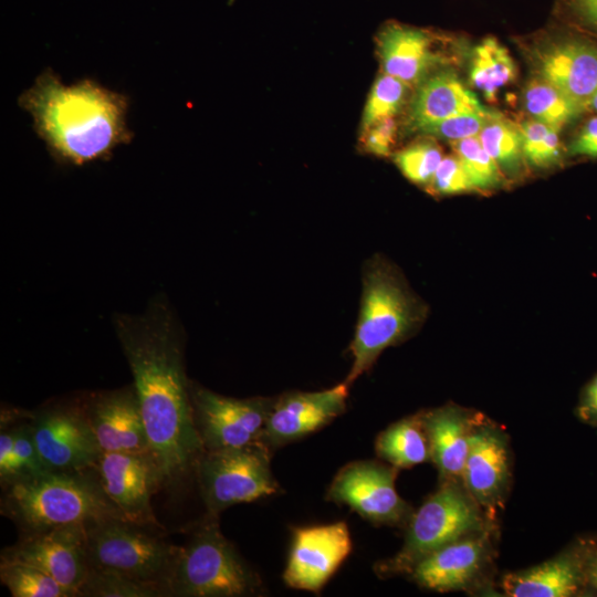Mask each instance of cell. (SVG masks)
Instances as JSON below:
<instances>
[{
	"label": "cell",
	"instance_id": "obj_1",
	"mask_svg": "<svg viewBox=\"0 0 597 597\" xmlns=\"http://www.w3.org/2000/svg\"><path fill=\"white\" fill-rule=\"evenodd\" d=\"M114 326L133 374L150 454L164 486H174L193 473L205 451L193 421L180 328L164 300L143 314L115 316Z\"/></svg>",
	"mask_w": 597,
	"mask_h": 597
},
{
	"label": "cell",
	"instance_id": "obj_2",
	"mask_svg": "<svg viewBox=\"0 0 597 597\" xmlns=\"http://www.w3.org/2000/svg\"><path fill=\"white\" fill-rule=\"evenodd\" d=\"M18 104L61 164L81 166L106 158L133 137L126 121L128 98L92 80L65 85L45 70L21 93Z\"/></svg>",
	"mask_w": 597,
	"mask_h": 597
},
{
	"label": "cell",
	"instance_id": "obj_3",
	"mask_svg": "<svg viewBox=\"0 0 597 597\" xmlns=\"http://www.w3.org/2000/svg\"><path fill=\"white\" fill-rule=\"evenodd\" d=\"M2 490L1 515L11 520L21 535L69 524L86 526L106 519H124L106 495L95 467L46 471Z\"/></svg>",
	"mask_w": 597,
	"mask_h": 597
},
{
	"label": "cell",
	"instance_id": "obj_4",
	"mask_svg": "<svg viewBox=\"0 0 597 597\" xmlns=\"http://www.w3.org/2000/svg\"><path fill=\"white\" fill-rule=\"evenodd\" d=\"M426 316L427 306L400 271L380 255L370 259L363 270L359 313L349 346L353 364L344 383L350 386L386 348L411 336Z\"/></svg>",
	"mask_w": 597,
	"mask_h": 597
},
{
	"label": "cell",
	"instance_id": "obj_5",
	"mask_svg": "<svg viewBox=\"0 0 597 597\" xmlns=\"http://www.w3.org/2000/svg\"><path fill=\"white\" fill-rule=\"evenodd\" d=\"M169 591L170 597H247L260 595L262 585L221 533L218 515L208 513L179 546Z\"/></svg>",
	"mask_w": 597,
	"mask_h": 597
},
{
	"label": "cell",
	"instance_id": "obj_6",
	"mask_svg": "<svg viewBox=\"0 0 597 597\" xmlns=\"http://www.w3.org/2000/svg\"><path fill=\"white\" fill-rule=\"evenodd\" d=\"M478 502L457 481L442 485L411 514L405 542L391 558L376 566L378 576L410 573L413 566L436 549L484 531Z\"/></svg>",
	"mask_w": 597,
	"mask_h": 597
},
{
	"label": "cell",
	"instance_id": "obj_7",
	"mask_svg": "<svg viewBox=\"0 0 597 597\" xmlns=\"http://www.w3.org/2000/svg\"><path fill=\"white\" fill-rule=\"evenodd\" d=\"M85 527L90 568L158 586L170 597L169 583L179 546L124 519H106Z\"/></svg>",
	"mask_w": 597,
	"mask_h": 597
},
{
	"label": "cell",
	"instance_id": "obj_8",
	"mask_svg": "<svg viewBox=\"0 0 597 597\" xmlns=\"http://www.w3.org/2000/svg\"><path fill=\"white\" fill-rule=\"evenodd\" d=\"M270 460L271 450L262 442L203 451L193 474L207 513L219 515L230 506L277 493Z\"/></svg>",
	"mask_w": 597,
	"mask_h": 597
},
{
	"label": "cell",
	"instance_id": "obj_9",
	"mask_svg": "<svg viewBox=\"0 0 597 597\" xmlns=\"http://www.w3.org/2000/svg\"><path fill=\"white\" fill-rule=\"evenodd\" d=\"M39 455L50 471L95 467L102 454L82 400L60 401L28 412Z\"/></svg>",
	"mask_w": 597,
	"mask_h": 597
},
{
	"label": "cell",
	"instance_id": "obj_10",
	"mask_svg": "<svg viewBox=\"0 0 597 597\" xmlns=\"http://www.w3.org/2000/svg\"><path fill=\"white\" fill-rule=\"evenodd\" d=\"M193 421L205 451L260 442L274 398L238 399L190 381Z\"/></svg>",
	"mask_w": 597,
	"mask_h": 597
},
{
	"label": "cell",
	"instance_id": "obj_11",
	"mask_svg": "<svg viewBox=\"0 0 597 597\" xmlns=\"http://www.w3.org/2000/svg\"><path fill=\"white\" fill-rule=\"evenodd\" d=\"M396 476L392 465L369 460L349 462L334 476L326 500L347 505L373 524L401 526L412 512L396 490Z\"/></svg>",
	"mask_w": 597,
	"mask_h": 597
},
{
	"label": "cell",
	"instance_id": "obj_12",
	"mask_svg": "<svg viewBox=\"0 0 597 597\" xmlns=\"http://www.w3.org/2000/svg\"><path fill=\"white\" fill-rule=\"evenodd\" d=\"M0 562L33 566L80 597V588L90 569L86 527L83 524H69L21 535L17 543L1 551Z\"/></svg>",
	"mask_w": 597,
	"mask_h": 597
},
{
	"label": "cell",
	"instance_id": "obj_13",
	"mask_svg": "<svg viewBox=\"0 0 597 597\" xmlns=\"http://www.w3.org/2000/svg\"><path fill=\"white\" fill-rule=\"evenodd\" d=\"M533 54L538 78L588 108L597 88V42L583 34L554 29Z\"/></svg>",
	"mask_w": 597,
	"mask_h": 597
},
{
	"label": "cell",
	"instance_id": "obj_14",
	"mask_svg": "<svg viewBox=\"0 0 597 597\" xmlns=\"http://www.w3.org/2000/svg\"><path fill=\"white\" fill-rule=\"evenodd\" d=\"M95 470L106 495L126 521L149 528L161 527L150 499L164 484L150 453L102 452Z\"/></svg>",
	"mask_w": 597,
	"mask_h": 597
},
{
	"label": "cell",
	"instance_id": "obj_15",
	"mask_svg": "<svg viewBox=\"0 0 597 597\" xmlns=\"http://www.w3.org/2000/svg\"><path fill=\"white\" fill-rule=\"evenodd\" d=\"M352 547L350 533L343 521L295 528L283 573L285 584L294 589L318 593Z\"/></svg>",
	"mask_w": 597,
	"mask_h": 597
},
{
	"label": "cell",
	"instance_id": "obj_16",
	"mask_svg": "<svg viewBox=\"0 0 597 597\" xmlns=\"http://www.w3.org/2000/svg\"><path fill=\"white\" fill-rule=\"evenodd\" d=\"M348 385L312 392L293 391L274 398L260 442L271 451L306 437L346 409Z\"/></svg>",
	"mask_w": 597,
	"mask_h": 597
},
{
	"label": "cell",
	"instance_id": "obj_17",
	"mask_svg": "<svg viewBox=\"0 0 597 597\" xmlns=\"http://www.w3.org/2000/svg\"><path fill=\"white\" fill-rule=\"evenodd\" d=\"M102 452L150 453L134 385L81 398Z\"/></svg>",
	"mask_w": 597,
	"mask_h": 597
},
{
	"label": "cell",
	"instance_id": "obj_18",
	"mask_svg": "<svg viewBox=\"0 0 597 597\" xmlns=\"http://www.w3.org/2000/svg\"><path fill=\"white\" fill-rule=\"evenodd\" d=\"M461 480L479 505L494 510L501 503L510 480V452L496 427L474 422Z\"/></svg>",
	"mask_w": 597,
	"mask_h": 597
},
{
	"label": "cell",
	"instance_id": "obj_19",
	"mask_svg": "<svg viewBox=\"0 0 597 597\" xmlns=\"http://www.w3.org/2000/svg\"><path fill=\"white\" fill-rule=\"evenodd\" d=\"M486 551L484 534L467 536L428 554L409 574L422 588L434 591L461 589L480 574Z\"/></svg>",
	"mask_w": 597,
	"mask_h": 597
},
{
	"label": "cell",
	"instance_id": "obj_20",
	"mask_svg": "<svg viewBox=\"0 0 597 597\" xmlns=\"http://www.w3.org/2000/svg\"><path fill=\"white\" fill-rule=\"evenodd\" d=\"M433 43L434 36L430 31L388 22L377 39L384 73L407 85L420 83L430 69L442 60L434 52Z\"/></svg>",
	"mask_w": 597,
	"mask_h": 597
},
{
	"label": "cell",
	"instance_id": "obj_21",
	"mask_svg": "<svg viewBox=\"0 0 597 597\" xmlns=\"http://www.w3.org/2000/svg\"><path fill=\"white\" fill-rule=\"evenodd\" d=\"M421 418L429 439L430 460L440 479L442 482L461 479L475 419L454 405L421 412Z\"/></svg>",
	"mask_w": 597,
	"mask_h": 597
},
{
	"label": "cell",
	"instance_id": "obj_22",
	"mask_svg": "<svg viewBox=\"0 0 597 597\" xmlns=\"http://www.w3.org/2000/svg\"><path fill=\"white\" fill-rule=\"evenodd\" d=\"M475 94L451 70L427 75L412 98L408 124L419 130L429 124L470 113H486Z\"/></svg>",
	"mask_w": 597,
	"mask_h": 597
},
{
	"label": "cell",
	"instance_id": "obj_23",
	"mask_svg": "<svg viewBox=\"0 0 597 597\" xmlns=\"http://www.w3.org/2000/svg\"><path fill=\"white\" fill-rule=\"evenodd\" d=\"M586 557L564 552L533 567L503 576L501 587L510 597H568L583 585Z\"/></svg>",
	"mask_w": 597,
	"mask_h": 597
},
{
	"label": "cell",
	"instance_id": "obj_24",
	"mask_svg": "<svg viewBox=\"0 0 597 597\" xmlns=\"http://www.w3.org/2000/svg\"><path fill=\"white\" fill-rule=\"evenodd\" d=\"M50 471L36 450L28 412H2L0 431V484L6 488Z\"/></svg>",
	"mask_w": 597,
	"mask_h": 597
},
{
	"label": "cell",
	"instance_id": "obj_25",
	"mask_svg": "<svg viewBox=\"0 0 597 597\" xmlns=\"http://www.w3.org/2000/svg\"><path fill=\"white\" fill-rule=\"evenodd\" d=\"M377 455L397 469H407L430 459L429 439L421 412L402 418L381 431L375 442Z\"/></svg>",
	"mask_w": 597,
	"mask_h": 597
},
{
	"label": "cell",
	"instance_id": "obj_26",
	"mask_svg": "<svg viewBox=\"0 0 597 597\" xmlns=\"http://www.w3.org/2000/svg\"><path fill=\"white\" fill-rule=\"evenodd\" d=\"M469 77L488 101H493L498 92L516 77V65L505 46L488 36L471 53Z\"/></svg>",
	"mask_w": 597,
	"mask_h": 597
},
{
	"label": "cell",
	"instance_id": "obj_27",
	"mask_svg": "<svg viewBox=\"0 0 597 597\" xmlns=\"http://www.w3.org/2000/svg\"><path fill=\"white\" fill-rule=\"evenodd\" d=\"M524 106L533 119L553 129L562 128L574 122L587 109L552 84L532 78L524 90Z\"/></svg>",
	"mask_w": 597,
	"mask_h": 597
},
{
	"label": "cell",
	"instance_id": "obj_28",
	"mask_svg": "<svg viewBox=\"0 0 597 597\" xmlns=\"http://www.w3.org/2000/svg\"><path fill=\"white\" fill-rule=\"evenodd\" d=\"M478 137L506 179H517L524 174L526 163L520 126L499 114Z\"/></svg>",
	"mask_w": 597,
	"mask_h": 597
},
{
	"label": "cell",
	"instance_id": "obj_29",
	"mask_svg": "<svg viewBox=\"0 0 597 597\" xmlns=\"http://www.w3.org/2000/svg\"><path fill=\"white\" fill-rule=\"evenodd\" d=\"M0 580L12 597H78L44 572L21 563L0 562Z\"/></svg>",
	"mask_w": 597,
	"mask_h": 597
},
{
	"label": "cell",
	"instance_id": "obj_30",
	"mask_svg": "<svg viewBox=\"0 0 597 597\" xmlns=\"http://www.w3.org/2000/svg\"><path fill=\"white\" fill-rule=\"evenodd\" d=\"M451 146L476 191L494 190L504 185L506 178L478 136L452 142Z\"/></svg>",
	"mask_w": 597,
	"mask_h": 597
},
{
	"label": "cell",
	"instance_id": "obj_31",
	"mask_svg": "<svg viewBox=\"0 0 597 597\" xmlns=\"http://www.w3.org/2000/svg\"><path fill=\"white\" fill-rule=\"evenodd\" d=\"M520 128L526 165L547 169L561 164L564 151L559 132L533 118L524 122Z\"/></svg>",
	"mask_w": 597,
	"mask_h": 597
},
{
	"label": "cell",
	"instance_id": "obj_32",
	"mask_svg": "<svg viewBox=\"0 0 597 597\" xmlns=\"http://www.w3.org/2000/svg\"><path fill=\"white\" fill-rule=\"evenodd\" d=\"M80 597H168V595L158 586L112 572L90 568L80 588Z\"/></svg>",
	"mask_w": 597,
	"mask_h": 597
},
{
	"label": "cell",
	"instance_id": "obj_33",
	"mask_svg": "<svg viewBox=\"0 0 597 597\" xmlns=\"http://www.w3.org/2000/svg\"><path fill=\"white\" fill-rule=\"evenodd\" d=\"M409 85L388 75H380L374 83L363 114V132L376 123L394 117L404 106Z\"/></svg>",
	"mask_w": 597,
	"mask_h": 597
},
{
	"label": "cell",
	"instance_id": "obj_34",
	"mask_svg": "<svg viewBox=\"0 0 597 597\" xmlns=\"http://www.w3.org/2000/svg\"><path fill=\"white\" fill-rule=\"evenodd\" d=\"M443 158L438 144L432 139L418 140L394 155L401 174L416 185H429Z\"/></svg>",
	"mask_w": 597,
	"mask_h": 597
},
{
	"label": "cell",
	"instance_id": "obj_35",
	"mask_svg": "<svg viewBox=\"0 0 597 597\" xmlns=\"http://www.w3.org/2000/svg\"><path fill=\"white\" fill-rule=\"evenodd\" d=\"M498 115V113L491 111L461 114L423 126L418 132L452 143L479 136L486 124Z\"/></svg>",
	"mask_w": 597,
	"mask_h": 597
},
{
	"label": "cell",
	"instance_id": "obj_36",
	"mask_svg": "<svg viewBox=\"0 0 597 597\" xmlns=\"http://www.w3.org/2000/svg\"><path fill=\"white\" fill-rule=\"evenodd\" d=\"M428 187L432 193L437 195L476 191L462 163L455 155L442 158Z\"/></svg>",
	"mask_w": 597,
	"mask_h": 597
},
{
	"label": "cell",
	"instance_id": "obj_37",
	"mask_svg": "<svg viewBox=\"0 0 597 597\" xmlns=\"http://www.w3.org/2000/svg\"><path fill=\"white\" fill-rule=\"evenodd\" d=\"M555 7L567 24L597 34V0H556Z\"/></svg>",
	"mask_w": 597,
	"mask_h": 597
},
{
	"label": "cell",
	"instance_id": "obj_38",
	"mask_svg": "<svg viewBox=\"0 0 597 597\" xmlns=\"http://www.w3.org/2000/svg\"><path fill=\"white\" fill-rule=\"evenodd\" d=\"M363 146L365 150L375 156L386 157L392 151L396 143L397 123L387 118L376 123L364 130Z\"/></svg>",
	"mask_w": 597,
	"mask_h": 597
},
{
	"label": "cell",
	"instance_id": "obj_39",
	"mask_svg": "<svg viewBox=\"0 0 597 597\" xmlns=\"http://www.w3.org/2000/svg\"><path fill=\"white\" fill-rule=\"evenodd\" d=\"M569 156L597 158V116L589 118L567 147Z\"/></svg>",
	"mask_w": 597,
	"mask_h": 597
},
{
	"label": "cell",
	"instance_id": "obj_40",
	"mask_svg": "<svg viewBox=\"0 0 597 597\" xmlns=\"http://www.w3.org/2000/svg\"><path fill=\"white\" fill-rule=\"evenodd\" d=\"M577 416L582 421L597 426V374L582 390L577 406Z\"/></svg>",
	"mask_w": 597,
	"mask_h": 597
},
{
	"label": "cell",
	"instance_id": "obj_41",
	"mask_svg": "<svg viewBox=\"0 0 597 597\" xmlns=\"http://www.w3.org/2000/svg\"><path fill=\"white\" fill-rule=\"evenodd\" d=\"M586 579L597 589V549L586 557Z\"/></svg>",
	"mask_w": 597,
	"mask_h": 597
},
{
	"label": "cell",
	"instance_id": "obj_42",
	"mask_svg": "<svg viewBox=\"0 0 597 597\" xmlns=\"http://www.w3.org/2000/svg\"><path fill=\"white\" fill-rule=\"evenodd\" d=\"M588 107L597 112V88L589 100Z\"/></svg>",
	"mask_w": 597,
	"mask_h": 597
}]
</instances>
